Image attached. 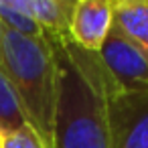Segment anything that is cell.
Returning <instances> with one entry per match:
<instances>
[{"label":"cell","instance_id":"6da1fadb","mask_svg":"<svg viewBox=\"0 0 148 148\" xmlns=\"http://www.w3.org/2000/svg\"><path fill=\"white\" fill-rule=\"evenodd\" d=\"M59 65L55 148H112L116 83L97 53L71 39L49 41Z\"/></svg>","mask_w":148,"mask_h":148},{"label":"cell","instance_id":"7a4b0ae2","mask_svg":"<svg viewBox=\"0 0 148 148\" xmlns=\"http://www.w3.org/2000/svg\"><path fill=\"white\" fill-rule=\"evenodd\" d=\"M0 71L10 81L27 124L47 148H55L59 65L53 45L45 37L33 39L4 31Z\"/></svg>","mask_w":148,"mask_h":148},{"label":"cell","instance_id":"3957f363","mask_svg":"<svg viewBox=\"0 0 148 148\" xmlns=\"http://www.w3.org/2000/svg\"><path fill=\"white\" fill-rule=\"evenodd\" d=\"M97 55L120 89H148V53L130 41L118 27H112Z\"/></svg>","mask_w":148,"mask_h":148},{"label":"cell","instance_id":"277c9868","mask_svg":"<svg viewBox=\"0 0 148 148\" xmlns=\"http://www.w3.org/2000/svg\"><path fill=\"white\" fill-rule=\"evenodd\" d=\"M112 148H148V89L116 85L112 99Z\"/></svg>","mask_w":148,"mask_h":148},{"label":"cell","instance_id":"5b68a950","mask_svg":"<svg viewBox=\"0 0 148 148\" xmlns=\"http://www.w3.org/2000/svg\"><path fill=\"white\" fill-rule=\"evenodd\" d=\"M114 27V0H75L69 39L83 51L99 53Z\"/></svg>","mask_w":148,"mask_h":148},{"label":"cell","instance_id":"8992f818","mask_svg":"<svg viewBox=\"0 0 148 148\" xmlns=\"http://www.w3.org/2000/svg\"><path fill=\"white\" fill-rule=\"evenodd\" d=\"M18 2L41 27L47 41L69 39L75 0H18Z\"/></svg>","mask_w":148,"mask_h":148},{"label":"cell","instance_id":"52a82bcc","mask_svg":"<svg viewBox=\"0 0 148 148\" xmlns=\"http://www.w3.org/2000/svg\"><path fill=\"white\" fill-rule=\"evenodd\" d=\"M114 27L148 53V2L114 0Z\"/></svg>","mask_w":148,"mask_h":148},{"label":"cell","instance_id":"ba28073f","mask_svg":"<svg viewBox=\"0 0 148 148\" xmlns=\"http://www.w3.org/2000/svg\"><path fill=\"white\" fill-rule=\"evenodd\" d=\"M0 25L4 27V31H10L23 37H33V39L45 37L41 27L21 6L18 0H0Z\"/></svg>","mask_w":148,"mask_h":148},{"label":"cell","instance_id":"9c48e42d","mask_svg":"<svg viewBox=\"0 0 148 148\" xmlns=\"http://www.w3.org/2000/svg\"><path fill=\"white\" fill-rule=\"evenodd\" d=\"M25 124H27V120H25L23 108L18 103V97H16L10 81L6 79V75L0 71V126L8 134V132L23 128Z\"/></svg>","mask_w":148,"mask_h":148},{"label":"cell","instance_id":"30bf717a","mask_svg":"<svg viewBox=\"0 0 148 148\" xmlns=\"http://www.w3.org/2000/svg\"><path fill=\"white\" fill-rule=\"evenodd\" d=\"M0 148H47L43 144V140L39 138V134L29 126L25 124L23 128L14 130V132H8L0 144Z\"/></svg>","mask_w":148,"mask_h":148},{"label":"cell","instance_id":"8fae6325","mask_svg":"<svg viewBox=\"0 0 148 148\" xmlns=\"http://www.w3.org/2000/svg\"><path fill=\"white\" fill-rule=\"evenodd\" d=\"M2 41H4V27L0 25V57H2Z\"/></svg>","mask_w":148,"mask_h":148},{"label":"cell","instance_id":"7c38bea8","mask_svg":"<svg viewBox=\"0 0 148 148\" xmlns=\"http://www.w3.org/2000/svg\"><path fill=\"white\" fill-rule=\"evenodd\" d=\"M4 136H6V132L2 130V126H0V144H2V140H4Z\"/></svg>","mask_w":148,"mask_h":148}]
</instances>
